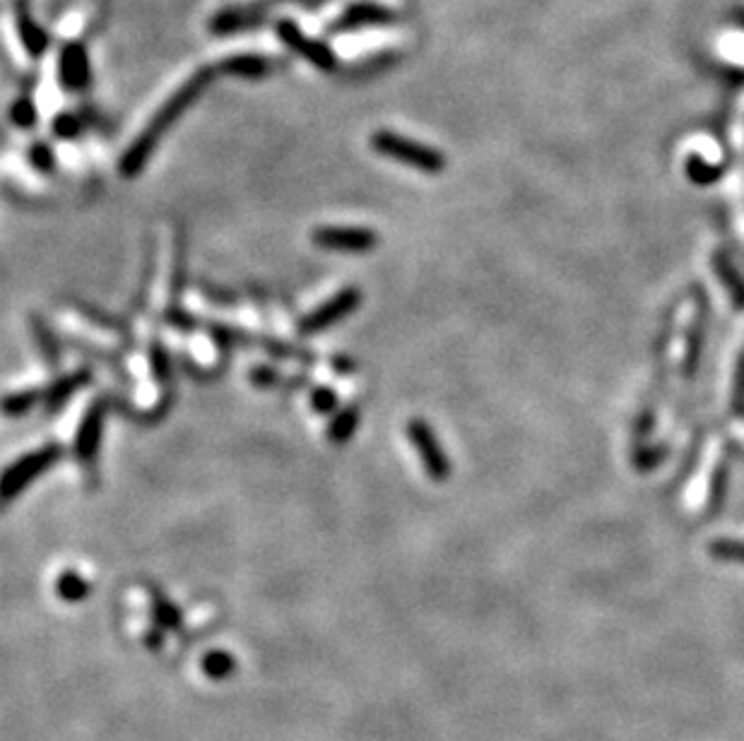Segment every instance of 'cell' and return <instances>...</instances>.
<instances>
[{"label":"cell","mask_w":744,"mask_h":741,"mask_svg":"<svg viewBox=\"0 0 744 741\" xmlns=\"http://www.w3.org/2000/svg\"><path fill=\"white\" fill-rule=\"evenodd\" d=\"M104 414H106L104 402L92 405L90 412H87L85 419H82L78 436H75V455H78V460L85 462V465L97 458L99 441H102V431H104Z\"/></svg>","instance_id":"cell-8"},{"label":"cell","mask_w":744,"mask_h":741,"mask_svg":"<svg viewBox=\"0 0 744 741\" xmlns=\"http://www.w3.org/2000/svg\"><path fill=\"white\" fill-rule=\"evenodd\" d=\"M53 130H56V135H61V138H73V135L80 130V123H78V118H73V116H61L56 123H53Z\"/></svg>","instance_id":"cell-25"},{"label":"cell","mask_w":744,"mask_h":741,"mask_svg":"<svg viewBox=\"0 0 744 741\" xmlns=\"http://www.w3.org/2000/svg\"><path fill=\"white\" fill-rule=\"evenodd\" d=\"M311 405H314L318 414H330L335 409V405H338V397H335V393L330 388H318L314 390V395H311Z\"/></svg>","instance_id":"cell-23"},{"label":"cell","mask_w":744,"mask_h":741,"mask_svg":"<svg viewBox=\"0 0 744 741\" xmlns=\"http://www.w3.org/2000/svg\"><path fill=\"white\" fill-rule=\"evenodd\" d=\"M87 381H90V373L87 371H75V373H70V376L61 378V381H58L49 393H46V407H49V412L61 407L63 402H66L73 393H78Z\"/></svg>","instance_id":"cell-10"},{"label":"cell","mask_w":744,"mask_h":741,"mask_svg":"<svg viewBox=\"0 0 744 741\" xmlns=\"http://www.w3.org/2000/svg\"><path fill=\"white\" fill-rule=\"evenodd\" d=\"M687 174H689V179H692L694 183H701V186H708V183L718 181L720 171L716 167H711V164H706L704 159L694 157L692 162L687 164Z\"/></svg>","instance_id":"cell-21"},{"label":"cell","mask_w":744,"mask_h":741,"mask_svg":"<svg viewBox=\"0 0 744 741\" xmlns=\"http://www.w3.org/2000/svg\"><path fill=\"white\" fill-rule=\"evenodd\" d=\"M39 393L37 390H25V393H13V395H5L3 400H0V412L5 414V417H22V414L32 412L34 405L39 402Z\"/></svg>","instance_id":"cell-16"},{"label":"cell","mask_w":744,"mask_h":741,"mask_svg":"<svg viewBox=\"0 0 744 741\" xmlns=\"http://www.w3.org/2000/svg\"><path fill=\"white\" fill-rule=\"evenodd\" d=\"M224 68H227L229 73H236V75L256 77V75H263L265 70H268V63H265L263 58H258V56H239V58H232V61L224 63Z\"/></svg>","instance_id":"cell-18"},{"label":"cell","mask_w":744,"mask_h":741,"mask_svg":"<svg viewBox=\"0 0 744 741\" xmlns=\"http://www.w3.org/2000/svg\"><path fill=\"white\" fill-rule=\"evenodd\" d=\"M253 383H258V385L275 383V371L273 369H256V371H253Z\"/></svg>","instance_id":"cell-27"},{"label":"cell","mask_w":744,"mask_h":741,"mask_svg":"<svg viewBox=\"0 0 744 741\" xmlns=\"http://www.w3.org/2000/svg\"><path fill=\"white\" fill-rule=\"evenodd\" d=\"M13 121L22 128L32 126V123L37 121V109H34V104L27 102V99H20L13 109Z\"/></svg>","instance_id":"cell-24"},{"label":"cell","mask_w":744,"mask_h":741,"mask_svg":"<svg viewBox=\"0 0 744 741\" xmlns=\"http://www.w3.org/2000/svg\"><path fill=\"white\" fill-rule=\"evenodd\" d=\"M63 458L61 446H46L34 453L22 455L20 460H15L13 465L5 467V472L0 474V508L8 506L15 496H20L34 479L41 477L49 467L56 465Z\"/></svg>","instance_id":"cell-2"},{"label":"cell","mask_w":744,"mask_h":741,"mask_svg":"<svg viewBox=\"0 0 744 741\" xmlns=\"http://www.w3.org/2000/svg\"><path fill=\"white\" fill-rule=\"evenodd\" d=\"M407 436H410L412 446H415L419 460H422L424 470L434 482H446L451 477V460L441 448L439 438L434 436V429L422 419H412L407 424Z\"/></svg>","instance_id":"cell-4"},{"label":"cell","mask_w":744,"mask_h":741,"mask_svg":"<svg viewBox=\"0 0 744 741\" xmlns=\"http://www.w3.org/2000/svg\"><path fill=\"white\" fill-rule=\"evenodd\" d=\"M708 551L720 561L744 563V542H740V539H716Z\"/></svg>","instance_id":"cell-19"},{"label":"cell","mask_w":744,"mask_h":741,"mask_svg":"<svg viewBox=\"0 0 744 741\" xmlns=\"http://www.w3.org/2000/svg\"><path fill=\"white\" fill-rule=\"evenodd\" d=\"M34 330H37V333H34V335H37V340H39V345H41V352H44V357L49 359L51 364H58V342L53 340V335L49 333V328H46V325L41 323V320L37 318V320H34Z\"/></svg>","instance_id":"cell-22"},{"label":"cell","mask_w":744,"mask_h":741,"mask_svg":"<svg viewBox=\"0 0 744 741\" xmlns=\"http://www.w3.org/2000/svg\"><path fill=\"white\" fill-rule=\"evenodd\" d=\"M277 32H280V37L285 39V44L289 46V49H294L297 53H301L304 58H309L311 63L316 65V68L321 70H333L335 68V56L330 53V49L326 44H318V41L309 39L306 37L301 29L294 25V22H280L277 25Z\"/></svg>","instance_id":"cell-7"},{"label":"cell","mask_w":744,"mask_h":741,"mask_svg":"<svg viewBox=\"0 0 744 741\" xmlns=\"http://www.w3.org/2000/svg\"><path fill=\"white\" fill-rule=\"evenodd\" d=\"M32 162L37 169L49 171V169H53V152L46 145H37L32 150Z\"/></svg>","instance_id":"cell-26"},{"label":"cell","mask_w":744,"mask_h":741,"mask_svg":"<svg viewBox=\"0 0 744 741\" xmlns=\"http://www.w3.org/2000/svg\"><path fill=\"white\" fill-rule=\"evenodd\" d=\"M314 243L328 251H345V253H366L376 248L379 236L376 231L362 227H321L316 229Z\"/></svg>","instance_id":"cell-5"},{"label":"cell","mask_w":744,"mask_h":741,"mask_svg":"<svg viewBox=\"0 0 744 741\" xmlns=\"http://www.w3.org/2000/svg\"><path fill=\"white\" fill-rule=\"evenodd\" d=\"M20 32H22V41H25L29 53H34V56H37V53L46 49L44 32H41V29L25 15H22V20H20Z\"/></svg>","instance_id":"cell-20"},{"label":"cell","mask_w":744,"mask_h":741,"mask_svg":"<svg viewBox=\"0 0 744 741\" xmlns=\"http://www.w3.org/2000/svg\"><path fill=\"white\" fill-rule=\"evenodd\" d=\"M152 614H155V621L159 628H171V631H176V628L181 626V612L167 600V597L155 595V602H152Z\"/></svg>","instance_id":"cell-17"},{"label":"cell","mask_w":744,"mask_h":741,"mask_svg":"<svg viewBox=\"0 0 744 741\" xmlns=\"http://www.w3.org/2000/svg\"><path fill=\"white\" fill-rule=\"evenodd\" d=\"M208 80H210L208 70H203V73H198L196 77H191V80H188L186 85H183L181 90L176 92L174 97H171L169 102L157 111V116L152 118L150 126H147L143 130V133H140V138L133 142L131 150L123 154V162H121V171H123V174H126V176H135L140 169L145 167V162H147V159H150V154L155 152L159 138H162V135L167 133V128L171 126V123L176 121V118H179L183 114V111L188 109V106L196 102V97H198L200 92L205 90Z\"/></svg>","instance_id":"cell-1"},{"label":"cell","mask_w":744,"mask_h":741,"mask_svg":"<svg viewBox=\"0 0 744 741\" xmlns=\"http://www.w3.org/2000/svg\"><path fill=\"white\" fill-rule=\"evenodd\" d=\"M56 590H58V595H61L66 602H80V600H85L87 595H90V583H87V580L82 578L80 573L68 571V573H63L61 578H58Z\"/></svg>","instance_id":"cell-14"},{"label":"cell","mask_w":744,"mask_h":741,"mask_svg":"<svg viewBox=\"0 0 744 741\" xmlns=\"http://www.w3.org/2000/svg\"><path fill=\"white\" fill-rule=\"evenodd\" d=\"M357 426H359L357 407L342 409L338 417L333 419V424H330V431H328L330 441H333V443L350 441V438L354 436V431H357Z\"/></svg>","instance_id":"cell-15"},{"label":"cell","mask_w":744,"mask_h":741,"mask_svg":"<svg viewBox=\"0 0 744 741\" xmlns=\"http://www.w3.org/2000/svg\"><path fill=\"white\" fill-rule=\"evenodd\" d=\"M713 265H716L720 282L728 287V292L732 296V301H735V306L744 308V280H742L740 272L735 270V265H732L725 256H716Z\"/></svg>","instance_id":"cell-12"},{"label":"cell","mask_w":744,"mask_h":741,"mask_svg":"<svg viewBox=\"0 0 744 741\" xmlns=\"http://www.w3.org/2000/svg\"><path fill=\"white\" fill-rule=\"evenodd\" d=\"M359 301H362V294H359V289H342V292H338L333 296V299L326 301L323 306H318L314 313H311L309 318L301 323V333L306 335H316V333H323V330L330 328V325L340 323L342 318H347L350 313L354 311V308L359 306Z\"/></svg>","instance_id":"cell-6"},{"label":"cell","mask_w":744,"mask_h":741,"mask_svg":"<svg viewBox=\"0 0 744 741\" xmlns=\"http://www.w3.org/2000/svg\"><path fill=\"white\" fill-rule=\"evenodd\" d=\"M391 13L388 10L379 8V5H354V8L350 10V13L342 15L340 20V29H350V27H362V25H369V22H388L391 20Z\"/></svg>","instance_id":"cell-11"},{"label":"cell","mask_w":744,"mask_h":741,"mask_svg":"<svg viewBox=\"0 0 744 741\" xmlns=\"http://www.w3.org/2000/svg\"><path fill=\"white\" fill-rule=\"evenodd\" d=\"M61 80L68 90H82L90 80V63L82 46L73 44L61 56Z\"/></svg>","instance_id":"cell-9"},{"label":"cell","mask_w":744,"mask_h":741,"mask_svg":"<svg viewBox=\"0 0 744 741\" xmlns=\"http://www.w3.org/2000/svg\"><path fill=\"white\" fill-rule=\"evenodd\" d=\"M145 643H147V648L159 650V648H162V633H159V631H150L145 636Z\"/></svg>","instance_id":"cell-28"},{"label":"cell","mask_w":744,"mask_h":741,"mask_svg":"<svg viewBox=\"0 0 744 741\" xmlns=\"http://www.w3.org/2000/svg\"><path fill=\"white\" fill-rule=\"evenodd\" d=\"M371 145H374V150L379 154H386V157H391L400 164H407L412 169L427 171V174H439L446 167L444 154L431 150L427 145L412 142L410 138H403V135L388 133V130L376 133Z\"/></svg>","instance_id":"cell-3"},{"label":"cell","mask_w":744,"mask_h":741,"mask_svg":"<svg viewBox=\"0 0 744 741\" xmlns=\"http://www.w3.org/2000/svg\"><path fill=\"white\" fill-rule=\"evenodd\" d=\"M234 669H236V660L232 652H227V650H212L203 657V672L215 681L232 677Z\"/></svg>","instance_id":"cell-13"}]
</instances>
